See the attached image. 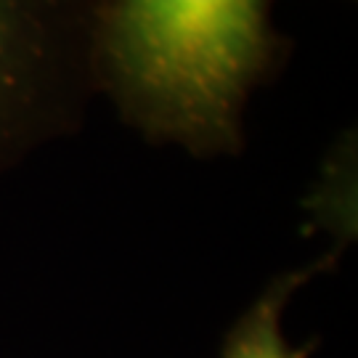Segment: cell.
<instances>
[{
    "label": "cell",
    "instance_id": "obj_1",
    "mask_svg": "<svg viewBox=\"0 0 358 358\" xmlns=\"http://www.w3.org/2000/svg\"><path fill=\"white\" fill-rule=\"evenodd\" d=\"M99 51L117 103L146 136L236 152L266 51L263 0H115Z\"/></svg>",
    "mask_w": 358,
    "mask_h": 358
},
{
    "label": "cell",
    "instance_id": "obj_2",
    "mask_svg": "<svg viewBox=\"0 0 358 358\" xmlns=\"http://www.w3.org/2000/svg\"><path fill=\"white\" fill-rule=\"evenodd\" d=\"M96 19L93 0H0V176L77 122Z\"/></svg>",
    "mask_w": 358,
    "mask_h": 358
},
{
    "label": "cell",
    "instance_id": "obj_3",
    "mask_svg": "<svg viewBox=\"0 0 358 358\" xmlns=\"http://www.w3.org/2000/svg\"><path fill=\"white\" fill-rule=\"evenodd\" d=\"M332 266V257H321L310 266L289 273H279L273 282L255 297V303L229 327L220 343V358H310L316 340L308 345L292 348L287 343L282 319L294 294L313 276Z\"/></svg>",
    "mask_w": 358,
    "mask_h": 358
}]
</instances>
